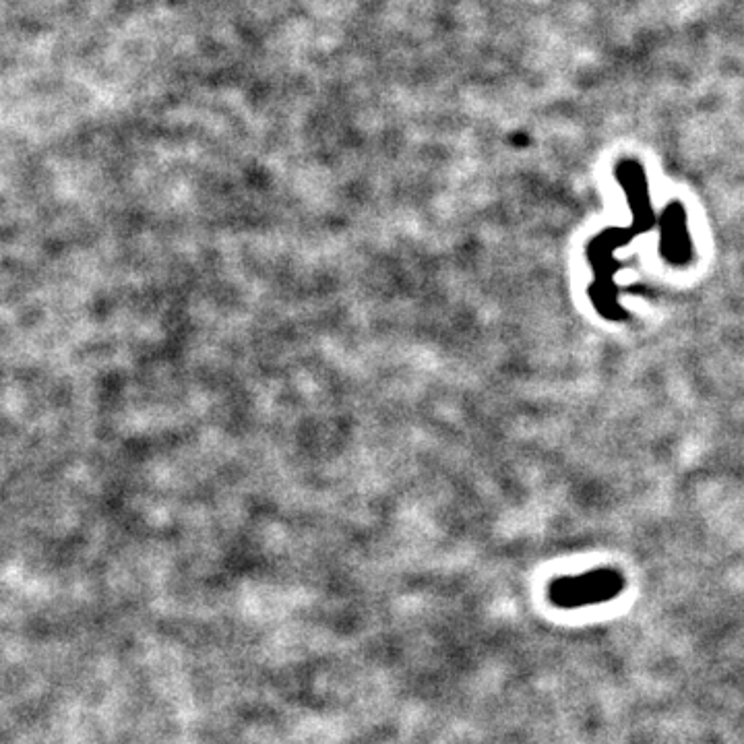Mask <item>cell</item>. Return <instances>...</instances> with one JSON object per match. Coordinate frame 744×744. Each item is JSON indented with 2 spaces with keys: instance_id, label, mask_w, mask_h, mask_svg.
<instances>
[{
  "instance_id": "6da1fadb",
  "label": "cell",
  "mask_w": 744,
  "mask_h": 744,
  "mask_svg": "<svg viewBox=\"0 0 744 744\" xmlns=\"http://www.w3.org/2000/svg\"><path fill=\"white\" fill-rule=\"evenodd\" d=\"M625 587L620 573L602 569L579 577H563L550 585V600L558 608H583L614 600Z\"/></svg>"
}]
</instances>
